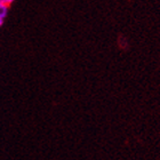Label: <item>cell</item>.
Returning <instances> with one entry per match:
<instances>
[{
    "instance_id": "1",
    "label": "cell",
    "mask_w": 160,
    "mask_h": 160,
    "mask_svg": "<svg viewBox=\"0 0 160 160\" xmlns=\"http://www.w3.org/2000/svg\"><path fill=\"white\" fill-rule=\"evenodd\" d=\"M8 10H9V7L0 2V20H6L7 15H8Z\"/></svg>"
},
{
    "instance_id": "2",
    "label": "cell",
    "mask_w": 160,
    "mask_h": 160,
    "mask_svg": "<svg viewBox=\"0 0 160 160\" xmlns=\"http://www.w3.org/2000/svg\"><path fill=\"white\" fill-rule=\"evenodd\" d=\"M14 1H15V0H0V2L3 3V5H6V6H8V7H9Z\"/></svg>"
}]
</instances>
